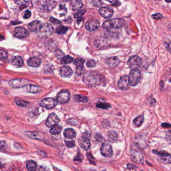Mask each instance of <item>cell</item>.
Wrapping results in <instances>:
<instances>
[{"label":"cell","mask_w":171,"mask_h":171,"mask_svg":"<svg viewBox=\"0 0 171 171\" xmlns=\"http://www.w3.org/2000/svg\"><path fill=\"white\" fill-rule=\"evenodd\" d=\"M132 161L137 164H142L144 161V156L141 149L137 145L133 144L130 149Z\"/></svg>","instance_id":"cell-1"},{"label":"cell","mask_w":171,"mask_h":171,"mask_svg":"<svg viewBox=\"0 0 171 171\" xmlns=\"http://www.w3.org/2000/svg\"><path fill=\"white\" fill-rule=\"evenodd\" d=\"M83 81L88 86H95L99 81L98 74L92 71H88L84 76Z\"/></svg>","instance_id":"cell-2"},{"label":"cell","mask_w":171,"mask_h":171,"mask_svg":"<svg viewBox=\"0 0 171 171\" xmlns=\"http://www.w3.org/2000/svg\"><path fill=\"white\" fill-rule=\"evenodd\" d=\"M54 31L53 27L48 23L43 24L37 32V35L40 39H46L50 37Z\"/></svg>","instance_id":"cell-3"},{"label":"cell","mask_w":171,"mask_h":171,"mask_svg":"<svg viewBox=\"0 0 171 171\" xmlns=\"http://www.w3.org/2000/svg\"><path fill=\"white\" fill-rule=\"evenodd\" d=\"M125 22L122 19H115L108 20L103 24V27L106 29L120 28L124 25Z\"/></svg>","instance_id":"cell-4"},{"label":"cell","mask_w":171,"mask_h":171,"mask_svg":"<svg viewBox=\"0 0 171 171\" xmlns=\"http://www.w3.org/2000/svg\"><path fill=\"white\" fill-rule=\"evenodd\" d=\"M129 84L132 86H135L140 82L141 74L138 70H132L129 77Z\"/></svg>","instance_id":"cell-5"},{"label":"cell","mask_w":171,"mask_h":171,"mask_svg":"<svg viewBox=\"0 0 171 171\" xmlns=\"http://www.w3.org/2000/svg\"><path fill=\"white\" fill-rule=\"evenodd\" d=\"M57 104V101L55 99L52 98H47L43 99L39 103V105L46 109H52Z\"/></svg>","instance_id":"cell-6"},{"label":"cell","mask_w":171,"mask_h":171,"mask_svg":"<svg viewBox=\"0 0 171 171\" xmlns=\"http://www.w3.org/2000/svg\"><path fill=\"white\" fill-rule=\"evenodd\" d=\"M141 64V59L138 56H133L129 59L128 62V65L132 70L137 69Z\"/></svg>","instance_id":"cell-7"},{"label":"cell","mask_w":171,"mask_h":171,"mask_svg":"<svg viewBox=\"0 0 171 171\" xmlns=\"http://www.w3.org/2000/svg\"><path fill=\"white\" fill-rule=\"evenodd\" d=\"M71 95L67 90H63L58 93L57 99L58 102L61 104H65L70 100Z\"/></svg>","instance_id":"cell-8"},{"label":"cell","mask_w":171,"mask_h":171,"mask_svg":"<svg viewBox=\"0 0 171 171\" xmlns=\"http://www.w3.org/2000/svg\"><path fill=\"white\" fill-rule=\"evenodd\" d=\"M28 81L24 79H17L10 80L9 84L10 87L14 88H21L26 86L28 84Z\"/></svg>","instance_id":"cell-9"},{"label":"cell","mask_w":171,"mask_h":171,"mask_svg":"<svg viewBox=\"0 0 171 171\" xmlns=\"http://www.w3.org/2000/svg\"><path fill=\"white\" fill-rule=\"evenodd\" d=\"M100 150L102 155L105 157H110L113 155L112 146L108 142L103 143L101 147Z\"/></svg>","instance_id":"cell-10"},{"label":"cell","mask_w":171,"mask_h":171,"mask_svg":"<svg viewBox=\"0 0 171 171\" xmlns=\"http://www.w3.org/2000/svg\"><path fill=\"white\" fill-rule=\"evenodd\" d=\"M100 26V23L98 20L92 19L87 22L85 25V28L89 31L92 32L98 29Z\"/></svg>","instance_id":"cell-11"},{"label":"cell","mask_w":171,"mask_h":171,"mask_svg":"<svg viewBox=\"0 0 171 171\" xmlns=\"http://www.w3.org/2000/svg\"><path fill=\"white\" fill-rule=\"evenodd\" d=\"M60 122V120L58 116L55 114H51L49 116L46 122V125L49 128H52L53 127L57 125Z\"/></svg>","instance_id":"cell-12"},{"label":"cell","mask_w":171,"mask_h":171,"mask_svg":"<svg viewBox=\"0 0 171 171\" xmlns=\"http://www.w3.org/2000/svg\"><path fill=\"white\" fill-rule=\"evenodd\" d=\"M80 146L84 150H88L91 147L90 141L89 138L86 136H83L80 138L78 140Z\"/></svg>","instance_id":"cell-13"},{"label":"cell","mask_w":171,"mask_h":171,"mask_svg":"<svg viewBox=\"0 0 171 171\" xmlns=\"http://www.w3.org/2000/svg\"><path fill=\"white\" fill-rule=\"evenodd\" d=\"M15 35L19 39H24L29 35V32L22 27H17L15 29Z\"/></svg>","instance_id":"cell-14"},{"label":"cell","mask_w":171,"mask_h":171,"mask_svg":"<svg viewBox=\"0 0 171 171\" xmlns=\"http://www.w3.org/2000/svg\"><path fill=\"white\" fill-rule=\"evenodd\" d=\"M99 12L101 16L105 19L110 18L112 17L114 14L113 10L110 8H101L100 9Z\"/></svg>","instance_id":"cell-15"},{"label":"cell","mask_w":171,"mask_h":171,"mask_svg":"<svg viewBox=\"0 0 171 171\" xmlns=\"http://www.w3.org/2000/svg\"><path fill=\"white\" fill-rule=\"evenodd\" d=\"M129 77L126 75L121 77L118 82V86L119 88L121 90H125L129 88Z\"/></svg>","instance_id":"cell-16"},{"label":"cell","mask_w":171,"mask_h":171,"mask_svg":"<svg viewBox=\"0 0 171 171\" xmlns=\"http://www.w3.org/2000/svg\"><path fill=\"white\" fill-rule=\"evenodd\" d=\"M157 154V153H156ZM157 154L159 155L158 160L160 163L164 164H171V155L168 153H159Z\"/></svg>","instance_id":"cell-17"},{"label":"cell","mask_w":171,"mask_h":171,"mask_svg":"<svg viewBox=\"0 0 171 171\" xmlns=\"http://www.w3.org/2000/svg\"><path fill=\"white\" fill-rule=\"evenodd\" d=\"M25 135L28 137L32 139L39 140H43L44 139L43 134L39 132H26Z\"/></svg>","instance_id":"cell-18"},{"label":"cell","mask_w":171,"mask_h":171,"mask_svg":"<svg viewBox=\"0 0 171 171\" xmlns=\"http://www.w3.org/2000/svg\"><path fill=\"white\" fill-rule=\"evenodd\" d=\"M108 40L105 37H102L95 41V46L98 49H104L107 46Z\"/></svg>","instance_id":"cell-19"},{"label":"cell","mask_w":171,"mask_h":171,"mask_svg":"<svg viewBox=\"0 0 171 171\" xmlns=\"http://www.w3.org/2000/svg\"><path fill=\"white\" fill-rule=\"evenodd\" d=\"M83 6V4L82 0H71L70 2V7L71 9L78 11L82 9Z\"/></svg>","instance_id":"cell-20"},{"label":"cell","mask_w":171,"mask_h":171,"mask_svg":"<svg viewBox=\"0 0 171 171\" xmlns=\"http://www.w3.org/2000/svg\"><path fill=\"white\" fill-rule=\"evenodd\" d=\"M42 24L39 21H34L30 23L28 25L29 30L32 32H37L40 30Z\"/></svg>","instance_id":"cell-21"},{"label":"cell","mask_w":171,"mask_h":171,"mask_svg":"<svg viewBox=\"0 0 171 171\" xmlns=\"http://www.w3.org/2000/svg\"><path fill=\"white\" fill-rule=\"evenodd\" d=\"M60 73L63 78H69L72 75L73 71L69 67L63 66L61 68Z\"/></svg>","instance_id":"cell-22"},{"label":"cell","mask_w":171,"mask_h":171,"mask_svg":"<svg viewBox=\"0 0 171 171\" xmlns=\"http://www.w3.org/2000/svg\"><path fill=\"white\" fill-rule=\"evenodd\" d=\"M56 5L55 2L52 0H46L44 4L43 5V9L47 12L52 11Z\"/></svg>","instance_id":"cell-23"},{"label":"cell","mask_w":171,"mask_h":171,"mask_svg":"<svg viewBox=\"0 0 171 171\" xmlns=\"http://www.w3.org/2000/svg\"><path fill=\"white\" fill-rule=\"evenodd\" d=\"M41 61L40 59L37 57H32L28 60L27 64L29 66L36 68L38 67L41 65Z\"/></svg>","instance_id":"cell-24"},{"label":"cell","mask_w":171,"mask_h":171,"mask_svg":"<svg viewBox=\"0 0 171 171\" xmlns=\"http://www.w3.org/2000/svg\"><path fill=\"white\" fill-rule=\"evenodd\" d=\"M120 61L117 57H113L108 58L105 60V64L110 67H115L119 64Z\"/></svg>","instance_id":"cell-25"},{"label":"cell","mask_w":171,"mask_h":171,"mask_svg":"<svg viewBox=\"0 0 171 171\" xmlns=\"http://www.w3.org/2000/svg\"><path fill=\"white\" fill-rule=\"evenodd\" d=\"M11 64L17 68L21 67L24 64L23 59L20 56L15 57L11 60Z\"/></svg>","instance_id":"cell-26"},{"label":"cell","mask_w":171,"mask_h":171,"mask_svg":"<svg viewBox=\"0 0 171 171\" xmlns=\"http://www.w3.org/2000/svg\"><path fill=\"white\" fill-rule=\"evenodd\" d=\"M25 90L26 92L30 93L36 94L41 91V88L40 87L35 86V85H27L25 87Z\"/></svg>","instance_id":"cell-27"},{"label":"cell","mask_w":171,"mask_h":171,"mask_svg":"<svg viewBox=\"0 0 171 171\" xmlns=\"http://www.w3.org/2000/svg\"><path fill=\"white\" fill-rule=\"evenodd\" d=\"M84 62H85L84 60L82 59H77L75 60L74 64L76 67L77 71H82L83 70Z\"/></svg>","instance_id":"cell-28"},{"label":"cell","mask_w":171,"mask_h":171,"mask_svg":"<svg viewBox=\"0 0 171 171\" xmlns=\"http://www.w3.org/2000/svg\"><path fill=\"white\" fill-rule=\"evenodd\" d=\"M64 136L67 139H73L75 137L76 133L72 129H67L64 132Z\"/></svg>","instance_id":"cell-29"},{"label":"cell","mask_w":171,"mask_h":171,"mask_svg":"<svg viewBox=\"0 0 171 171\" xmlns=\"http://www.w3.org/2000/svg\"><path fill=\"white\" fill-rule=\"evenodd\" d=\"M27 168L29 171H36L37 169V164L34 161H29L26 165Z\"/></svg>","instance_id":"cell-30"},{"label":"cell","mask_w":171,"mask_h":171,"mask_svg":"<svg viewBox=\"0 0 171 171\" xmlns=\"http://www.w3.org/2000/svg\"><path fill=\"white\" fill-rule=\"evenodd\" d=\"M144 121V118L143 115H141L136 118L133 121V123L136 127H140Z\"/></svg>","instance_id":"cell-31"},{"label":"cell","mask_w":171,"mask_h":171,"mask_svg":"<svg viewBox=\"0 0 171 171\" xmlns=\"http://www.w3.org/2000/svg\"><path fill=\"white\" fill-rule=\"evenodd\" d=\"M62 128L59 125H56V126L53 127L50 131V133L52 135L59 134L61 133Z\"/></svg>","instance_id":"cell-32"},{"label":"cell","mask_w":171,"mask_h":171,"mask_svg":"<svg viewBox=\"0 0 171 171\" xmlns=\"http://www.w3.org/2000/svg\"><path fill=\"white\" fill-rule=\"evenodd\" d=\"M74 99L76 102H83V103H86L88 102L89 100L87 97L79 95H75L74 96Z\"/></svg>","instance_id":"cell-33"},{"label":"cell","mask_w":171,"mask_h":171,"mask_svg":"<svg viewBox=\"0 0 171 171\" xmlns=\"http://www.w3.org/2000/svg\"><path fill=\"white\" fill-rule=\"evenodd\" d=\"M68 30V28L67 27H64L63 26H60L57 27L56 32L57 34H59V35H64L66 33Z\"/></svg>","instance_id":"cell-34"},{"label":"cell","mask_w":171,"mask_h":171,"mask_svg":"<svg viewBox=\"0 0 171 171\" xmlns=\"http://www.w3.org/2000/svg\"><path fill=\"white\" fill-rule=\"evenodd\" d=\"M90 4L95 7H100L103 4L102 0H90Z\"/></svg>","instance_id":"cell-35"},{"label":"cell","mask_w":171,"mask_h":171,"mask_svg":"<svg viewBox=\"0 0 171 171\" xmlns=\"http://www.w3.org/2000/svg\"><path fill=\"white\" fill-rule=\"evenodd\" d=\"M73 61V58L70 56H66L62 58L61 60V63L62 64H70Z\"/></svg>","instance_id":"cell-36"},{"label":"cell","mask_w":171,"mask_h":171,"mask_svg":"<svg viewBox=\"0 0 171 171\" xmlns=\"http://www.w3.org/2000/svg\"><path fill=\"white\" fill-rule=\"evenodd\" d=\"M15 102H16V104L20 107H27L30 104V103H29L27 101L21 100H16Z\"/></svg>","instance_id":"cell-37"},{"label":"cell","mask_w":171,"mask_h":171,"mask_svg":"<svg viewBox=\"0 0 171 171\" xmlns=\"http://www.w3.org/2000/svg\"><path fill=\"white\" fill-rule=\"evenodd\" d=\"M164 45L166 48L171 54V42L168 39H165L164 40Z\"/></svg>","instance_id":"cell-38"},{"label":"cell","mask_w":171,"mask_h":171,"mask_svg":"<svg viewBox=\"0 0 171 171\" xmlns=\"http://www.w3.org/2000/svg\"><path fill=\"white\" fill-rule=\"evenodd\" d=\"M108 137L111 140H116L117 139L118 135L114 131H110L108 133Z\"/></svg>","instance_id":"cell-39"},{"label":"cell","mask_w":171,"mask_h":171,"mask_svg":"<svg viewBox=\"0 0 171 171\" xmlns=\"http://www.w3.org/2000/svg\"><path fill=\"white\" fill-rule=\"evenodd\" d=\"M7 58V53L3 50L0 49V60L5 61Z\"/></svg>","instance_id":"cell-40"},{"label":"cell","mask_w":171,"mask_h":171,"mask_svg":"<svg viewBox=\"0 0 171 171\" xmlns=\"http://www.w3.org/2000/svg\"><path fill=\"white\" fill-rule=\"evenodd\" d=\"M53 67L50 65H46L44 66V72L46 73H52L53 72Z\"/></svg>","instance_id":"cell-41"},{"label":"cell","mask_w":171,"mask_h":171,"mask_svg":"<svg viewBox=\"0 0 171 171\" xmlns=\"http://www.w3.org/2000/svg\"><path fill=\"white\" fill-rule=\"evenodd\" d=\"M110 107L111 105L107 103H101L97 104V107L99 108H102V109H108V108Z\"/></svg>","instance_id":"cell-42"},{"label":"cell","mask_w":171,"mask_h":171,"mask_svg":"<svg viewBox=\"0 0 171 171\" xmlns=\"http://www.w3.org/2000/svg\"><path fill=\"white\" fill-rule=\"evenodd\" d=\"M86 65L88 68H94L96 65V63L93 60H88L87 62L86 63Z\"/></svg>","instance_id":"cell-43"},{"label":"cell","mask_w":171,"mask_h":171,"mask_svg":"<svg viewBox=\"0 0 171 171\" xmlns=\"http://www.w3.org/2000/svg\"><path fill=\"white\" fill-rule=\"evenodd\" d=\"M86 12V10H83L80 11L78 12L77 13H76L75 14H74V18H75L78 19L80 17H82V15H83Z\"/></svg>","instance_id":"cell-44"},{"label":"cell","mask_w":171,"mask_h":171,"mask_svg":"<svg viewBox=\"0 0 171 171\" xmlns=\"http://www.w3.org/2000/svg\"><path fill=\"white\" fill-rule=\"evenodd\" d=\"M15 3L19 6H24L28 2L29 0H15Z\"/></svg>","instance_id":"cell-45"},{"label":"cell","mask_w":171,"mask_h":171,"mask_svg":"<svg viewBox=\"0 0 171 171\" xmlns=\"http://www.w3.org/2000/svg\"><path fill=\"white\" fill-rule=\"evenodd\" d=\"M65 142L66 146L69 147V148H73V147H75V142L74 141H69L65 140Z\"/></svg>","instance_id":"cell-46"},{"label":"cell","mask_w":171,"mask_h":171,"mask_svg":"<svg viewBox=\"0 0 171 171\" xmlns=\"http://www.w3.org/2000/svg\"><path fill=\"white\" fill-rule=\"evenodd\" d=\"M50 21L51 22V23H53L54 24H61V21L54 18L53 17H51L50 18Z\"/></svg>","instance_id":"cell-47"},{"label":"cell","mask_w":171,"mask_h":171,"mask_svg":"<svg viewBox=\"0 0 171 171\" xmlns=\"http://www.w3.org/2000/svg\"><path fill=\"white\" fill-rule=\"evenodd\" d=\"M152 18L155 19V20H159V19H161L163 18V16L161 14L157 13L153 15L152 16Z\"/></svg>","instance_id":"cell-48"},{"label":"cell","mask_w":171,"mask_h":171,"mask_svg":"<svg viewBox=\"0 0 171 171\" xmlns=\"http://www.w3.org/2000/svg\"><path fill=\"white\" fill-rule=\"evenodd\" d=\"M166 138L167 141L171 143V131L167 132L166 135Z\"/></svg>","instance_id":"cell-49"},{"label":"cell","mask_w":171,"mask_h":171,"mask_svg":"<svg viewBox=\"0 0 171 171\" xmlns=\"http://www.w3.org/2000/svg\"><path fill=\"white\" fill-rule=\"evenodd\" d=\"M31 16V12L30 11L27 10L25 12L24 18L25 19H28L30 18Z\"/></svg>","instance_id":"cell-50"},{"label":"cell","mask_w":171,"mask_h":171,"mask_svg":"<svg viewBox=\"0 0 171 171\" xmlns=\"http://www.w3.org/2000/svg\"><path fill=\"white\" fill-rule=\"evenodd\" d=\"M7 144L6 142L4 141L0 142V149L1 150H4L6 148Z\"/></svg>","instance_id":"cell-51"},{"label":"cell","mask_w":171,"mask_h":171,"mask_svg":"<svg viewBox=\"0 0 171 171\" xmlns=\"http://www.w3.org/2000/svg\"><path fill=\"white\" fill-rule=\"evenodd\" d=\"M96 140L99 142L102 141L103 139V137L100 134H97L96 136Z\"/></svg>","instance_id":"cell-52"},{"label":"cell","mask_w":171,"mask_h":171,"mask_svg":"<svg viewBox=\"0 0 171 171\" xmlns=\"http://www.w3.org/2000/svg\"><path fill=\"white\" fill-rule=\"evenodd\" d=\"M162 126L164 128H171V125L168 124V123H164L162 124Z\"/></svg>","instance_id":"cell-53"},{"label":"cell","mask_w":171,"mask_h":171,"mask_svg":"<svg viewBox=\"0 0 171 171\" xmlns=\"http://www.w3.org/2000/svg\"><path fill=\"white\" fill-rule=\"evenodd\" d=\"M38 171H46L45 169L43 168V167H40Z\"/></svg>","instance_id":"cell-54"},{"label":"cell","mask_w":171,"mask_h":171,"mask_svg":"<svg viewBox=\"0 0 171 171\" xmlns=\"http://www.w3.org/2000/svg\"><path fill=\"white\" fill-rule=\"evenodd\" d=\"M107 1L109 2L110 3H113L115 0H106Z\"/></svg>","instance_id":"cell-55"},{"label":"cell","mask_w":171,"mask_h":171,"mask_svg":"<svg viewBox=\"0 0 171 171\" xmlns=\"http://www.w3.org/2000/svg\"><path fill=\"white\" fill-rule=\"evenodd\" d=\"M62 2H66L69 1L70 0H60Z\"/></svg>","instance_id":"cell-56"},{"label":"cell","mask_w":171,"mask_h":171,"mask_svg":"<svg viewBox=\"0 0 171 171\" xmlns=\"http://www.w3.org/2000/svg\"><path fill=\"white\" fill-rule=\"evenodd\" d=\"M3 38H4V37L0 35V40L3 39Z\"/></svg>","instance_id":"cell-57"},{"label":"cell","mask_w":171,"mask_h":171,"mask_svg":"<svg viewBox=\"0 0 171 171\" xmlns=\"http://www.w3.org/2000/svg\"><path fill=\"white\" fill-rule=\"evenodd\" d=\"M166 1L169 3V2H171V0H166Z\"/></svg>","instance_id":"cell-58"},{"label":"cell","mask_w":171,"mask_h":171,"mask_svg":"<svg viewBox=\"0 0 171 171\" xmlns=\"http://www.w3.org/2000/svg\"><path fill=\"white\" fill-rule=\"evenodd\" d=\"M170 81H171V79L170 80Z\"/></svg>","instance_id":"cell-59"}]
</instances>
